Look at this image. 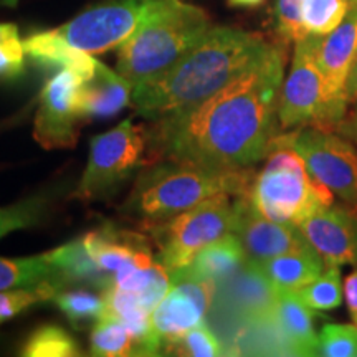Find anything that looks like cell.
<instances>
[{"label":"cell","instance_id":"1","mask_svg":"<svg viewBox=\"0 0 357 357\" xmlns=\"http://www.w3.org/2000/svg\"><path fill=\"white\" fill-rule=\"evenodd\" d=\"M284 43L211 98L147 129V166L164 159L189 160L217 169H245L273 146L283 86Z\"/></svg>","mask_w":357,"mask_h":357},{"label":"cell","instance_id":"2","mask_svg":"<svg viewBox=\"0 0 357 357\" xmlns=\"http://www.w3.org/2000/svg\"><path fill=\"white\" fill-rule=\"evenodd\" d=\"M270 48L258 33L212 26L171 68L134 86V108L151 121L189 109L242 75Z\"/></svg>","mask_w":357,"mask_h":357},{"label":"cell","instance_id":"3","mask_svg":"<svg viewBox=\"0 0 357 357\" xmlns=\"http://www.w3.org/2000/svg\"><path fill=\"white\" fill-rule=\"evenodd\" d=\"M252 184L248 167L217 169L189 160L164 159L141 174L126 208L147 230L215 195H247Z\"/></svg>","mask_w":357,"mask_h":357},{"label":"cell","instance_id":"4","mask_svg":"<svg viewBox=\"0 0 357 357\" xmlns=\"http://www.w3.org/2000/svg\"><path fill=\"white\" fill-rule=\"evenodd\" d=\"M212 29L208 13L182 0H158L118 50V73L134 86L181 60Z\"/></svg>","mask_w":357,"mask_h":357},{"label":"cell","instance_id":"5","mask_svg":"<svg viewBox=\"0 0 357 357\" xmlns=\"http://www.w3.org/2000/svg\"><path fill=\"white\" fill-rule=\"evenodd\" d=\"M270 153L248 194L260 215L300 225L314 212L334 205L331 189L311 176L305 159L293 147L273 146Z\"/></svg>","mask_w":357,"mask_h":357},{"label":"cell","instance_id":"6","mask_svg":"<svg viewBox=\"0 0 357 357\" xmlns=\"http://www.w3.org/2000/svg\"><path fill=\"white\" fill-rule=\"evenodd\" d=\"M231 195L220 194L147 229L159 248L158 260L171 273L190 265L200 250L234 234L236 205Z\"/></svg>","mask_w":357,"mask_h":357},{"label":"cell","instance_id":"7","mask_svg":"<svg viewBox=\"0 0 357 357\" xmlns=\"http://www.w3.org/2000/svg\"><path fill=\"white\" fill-rule=\"evenodd\" d=\"M147 129L131 119L93 137L86 169L73 197L89 204L113 194L141 164H147Z\"/></svg>","mask_w":357,"mask_h":357},{"label":"cell","instance_id":"8","mask_svg":"<svg viewBox=\"0 0 357 357\" xmlns=\"http://www.w3.org/2000/svg\"><path fill=\"white\" fill-rule=\"evenodd\" d=\"M273 146L293 147L316 181L346 202L357 204V151L349 141L321 129H301L275 137Z\"/></svg>","mask_w":357,"mask_h":357},{"label":"cell","instance_id":"9","mask_svg":"<svg viewBox=\"0 0 357 357\" xmlns=\"http://www.w3.org/2000/svg\"><path fill=\"white\" fill-rule=\"evenodd\" d=\"M158 0H113L88 8L55 32L79 50L105 53L121 47L139 29Z\"/></svg>","mask_w":357,"mask_h":357},{"label":"cell","instance_id":"10","mask_svg":"<svg viewBox=\"0 0 357 357\" xmlns=\"http://www.w3.org/2000/svg\"><path fill=\"white\" fill-rule=\"evenodd\" d=\"M171 288L151 312V337L158 354L159 351L171 352L192 328L204 323L217 296L218 284L212 280L181 271L171 273Z\"/></svg>","mask_w":357,"mask_h":357},{"label":"cell","instance_id":"11","mask_svg":"<svg viewBox=\"0 0 357 357\" xmlns=\"http://www.w3.org/2000/svg\"><path fill=\"white\" fill-rule=\"evenodd\" d=\"M316 35L296 42L291 70L283 83L278 101L280 128L326 121V86L316 58Z\"/></svg>","mask_w":357,"mask_h":357},{"label":"cell","instance_id":"12","mask_svg":"<svg viewBox=\"0 0 357 357\" xmlns=\"http://www.w3.org/2000/svg\"><path fill=\"white\" fill-rule=\"evenodd\" d=\"M83 79L71 70H60L45 83L35 116L33 136L45 149H68L77 144L84 121L79 109Z\"/></svg>","mask_w":357,"mask_h":357},{"label":"cell","instance_id":"13","mask_svg":"<svg viewBox=\"0 0 357 357\" xmlns=\"http://www.w3.org/2000/svg\"><path fill=\"white\" fill-rule=\"evenodd\" d=\"M316 58L326 86L324 123L336 124L346 114L347 79L357 60V7L331 33L316 38Z\"/></svg>","mask_w":357,"mask_h":357},{"label":"cell","instance_id":"14","mask_svg":"<svg viewBox=\"0 0 357 357\" xmlns=\"http://www.w3.org/2000/svg\"><path fill=\"white\" fill-rule=\"evenodd\" d=\"M236 223L234 234L238 235L248 260L265 261L283 253L310 248L305 235L293 223L268 220L255 211L248 194L236 197Z\"/></svg>","mask_w":357,"mask_h":357},{"label":"cell","instance_id":"15","mask_svg":"<svg viewBox=\"0 0 357 357\" xmlns=\"http://www.w3.org/2000/svg\"><path fill=\"white\" fill-rule=\"evenodd\" d=\"M298 229L324 265H357V215L341 207H326L305 218Z\"/></svg>","mask_w":357,"mask_h":357},{"label":"cell","instance_id":"16","mask_svg":"<svg viewBox=\"0 0 357 357\" xmlns=\"http://www.w3.org/2000/svg\"><path fill=\"white\" fill-rule=\"evenodd\" d=\"M218 284L222 287L223 310L231 312L238 324L271 312L278 298V291L261 271L260 263L248 258L234 275Z\"/></svg>","mask_w":357,"mask_h":357},{"label":"cell","instance_id":"17","mask_svg":"<svg viewBox=\"0 0 357 357\" xmlns=\"http://www.w3.org/2000/svg\"><path fill=\"white\" fill-rule=\"evenodd\" d=\"M83 242L96 265L106 275L113 276V280L119 271L155 261L147 236L136 231L118 230L106 225L83 235Z\"/></svg>","mask_w":357,"mask_h":357},{"label":"cell","instance_id":"18","mask_svg":"<svg viewBox=\"0 0 357 357\" xmlns=\"http://www.w3.org/2000/svg\"><path fill=\"white\" fill-rule=\"evenodd\" d=\"M134 84L98 61L91 78L83 82L79 109L83 119H105L123 111L132 100Z\"/></svg>","mask_w":357,"mask_h":357},{"label":"cell","instance_id":"19","mask_svg":"<svg viewBox=\"0 0 357 357\" xmlns=\"http://www.w3.org/2000/svg\"><path fill=\"white\" fill-rule=\"evenodd\" d=\"M24 50L33 61L43 66H60L77 73L83 82L95 75L98 61L89 53L75 48L65 38H61L55 30L38 32L25 38Z\"/></svg>","mask_w":357,"mask_h":357},{"label":"cell","instance_id":"20","mask_svg":"<svg viewBox=\"0 0 357 357\" xmlns=\"http://www.w3.org/2000/svg\"><path fill=\"white\" fill-rule=\"evenodd\" d=\"M260 268L276 291H298L323 273L324 260L310 247L268 258L260 261Z\"/></svg>","mask_w":357,"mask_h":357},{"label":"cell","instance_id":"21","mask_svg":"<svg viewBox=\"0 0 357 357\" xmlns=\"http://www.w3.org/2000/svg\"><path fill=\"white\" fill-rule=\"evenodd\" d=\"M273 316L291 342L294 354L318 356V334L314 331L312 311L296 291H278Z\"/></svg>","mask_w":357,"mask_h":357},{"label":"cell","instance_id":"22","mask_svg":"<svg viewBox=\"0 0 357 357\" xmlns=\"http://www.w3.org/2000/svg\"><path fill=\"white\" fill-rule=\"evenodd\" d=\"M48 255H50V260L55 265L60 278L63 280L65 287L77 284V287H89L102 293L113 287V276L106 275L96 265L83 242V236L61 245L53 252H48Z\"/></svg>","mask_w":357,"mask_h":357},{"label":"cell","instance_id":"23","mask_svg":"<svg viewBox=\"0 0 357 357\" xmlns=\"http://www.w3.org/2000/svg\"><path fill=\"white\" fill-rule=\"evenodd\" d=\"M245 261H247V252L238 235L227 234L217 242L200 250L190 265L177 271L200 280H212L218 284L234 275Z\"/></svg>","mask_w":357,"mask_h":357},{"label":"cell","instance_id":"24","mask_svg":"<svg viewBox=\"0 0 357 357\" xmlns=\"http://www.w3.org/2000/svg\"><path fill=\"white\" fill-rule=\"evenodd\" d=\"M105 314L116 318L126 326L134 337V354L154 356L155 347L151 337V311L136 294L123 291L118 287H109L105 291Z\"/></svg>","mask_w":357,"mask_h":357},{"label":"cell","instance_id":"25","mask_svg":"<svg viewBox=\"0 0 357 357\" xmlns=\"http://www.w3.org/2000/svg\"><path fill=\"white\" fill-rule=\"evenodd\" d=\"M236 354L296 356L291 342L276 323L273 311L240 324L234 337Z\"/></svg>","mask_w":357,"mask_h":357},{"label":"cell","instance_id":"26","mask_svg":"<svg viewBox=\"0 0 357 357\" xmlns=\"http://www.w3.org/2000/svg\"><path fill=\"white\" fill-rule=\"evenodd\" d=\"M42 284H53L58 291L66 288L48 253L29 258L0 257V291L12 288H35Z\"/></svg>","mask_w":357,"mask_h":357},{"label":"cell","instance_id":"27","mask_svg":"<svg viewBox=\"0 0 357 357\" xmlns=\"http://www.w3.org/2000/svg\"><path fill=\"white\" fill-rule=\"evenodd\" d=\"M114 287L136 294L151 311L172 284L171 271L155 258L151 265H136L114 275Z\"/></svg>","mask_w":357,"mask_h":357},{"label":"cell","instance_id":"28","mask_svg":"<svg viewBox=\"0 0 357 357\" xmlns=\"http://www.w3.org/2000/svg\"><path fill=\"white\" fill-rule=\"evenodd\" d=\"M56 306L66 316V319L77 328H83L88 323H93L101 318L106 311L105 293L98 294L86 288H63L60 289L53 298Z\"/></svg>","mask_w":357,"mask_h":357},{"label":"cell","instance_id":"29","mask_svg":"<svg viewBox=\"0 0 357 357\" xmlns=\"http://www.w3.org/2000/svg\"><path fill=\"white\" fill-rule=\"evenodd\" d=\"M20 354L25 357H73L82 352L77 341L63 328L43 324L25 339Z\"/></svg>","mask_w":357,"mask_h":357},{"label":"cell","instance_id":"30","mask_svg":"<svg viewBox=\"0 0 357 357\" xmlns=\"http://www.w3.org/2000/svg\"><path fill=\"white\" fill-rule=\"evenodd\" d=\"M93 356L121 357L134 354V337L121 321L102 314L93 326L91 337H89Z\"/></svg>","mask_w":357,"mask_h":357},{"label":"cell","instance_id":"31","mask_svg":"<svg viewBox=\"0 0 357 357\" xmlns=\"http://www.w3.org/2000/svg\"><path fill=\"white\" fill-rule=\"evenodd\" d=\"M351 7V0H300L303 26L307 35L324 37L341 25Z\"/></svg>","mask_w":357,"mask_h":357},{"label":"cell","instance_id":"32","mask_svg":"<svg viewBox=\"0 0 357 357\" xmlns=\"http://www.w3.org/2000/svg\"><path fill=\"white\" fill-rule=\"evenodd\" d=\"M298 296L314 311H331L342 303V283L337 265H326V270L306 287L298 289Z\"/></svg>","mask_w":357,"mask_h":357},{"label":"cell","instance_id":"33","mask_svg":"<svg viewBox=\"0 0 357 357\" xmlns=\"http://www.w3.org/2000/svg\"><path fill=\"white\" fill-rule=\"evenodd\" d=\"M58 288L53 284H42L35 288H12L0 291V324L3 321L15 318L17 314L42 301L55 298Z\"/></svg>","mask_w":357,"mask_h":357},{"label":"cell","instance_id":"34","mask_svg":"<svg viewBox=\"0 0 357 357\" xmlns=\"http://www.w3.org/2000/svg\"><path fill=\"white\" fill-rule=\"evenodd\" d=\"M47 199L30 197L13 204L10 207L0 208V238L20 229H30L42 220Z\"/></svg>","mask_w":357,"mask_h":357},{"label":"cell","instance_id":"35","mask_svg":"<svg viewBox=\"0 0 357 357\" xmlns=\"http://www.w3.org/2000/svg\"><path fill=\"white\" fill-rule=\"evenodd\" d=\"M318 356L357 357V326L326 324L318 334Z\"/></svg>","mask_w":357,"mask_h":357},{"label":"cell","instance_id":"36","mask_svg":"<svg viewBox=\"0 0 357 357\" xmlns=\"http://www.w3.org/2000/svg\"><path fill=\"white\" fill-rule=\"evenodd\" d=\"M171 351H177V354L181 356L192 357H217L225 354V347L218 342L212 329L204 323L192 328Z\"/></svg>","mask_w":357,"mask_h":357},{"label":"cell","instance_id":"37","mask_svg":"<svg viewBox=\"0 0 357 357\" xmlns=\"http://www.w3.org/2000/svg\"><path fill=\"white\" fill-rule=\"evenodd\" d=\"M275 30L281 43L300 42L307 33L301 22L300 0H276L275 2Z\"/></svg>","mask_w":357,"mask_h":357},{"label":"cell","instance_id":"38","mask_svg":"<svg viewBox=\"0 0 357 357\" xmlns=\"http://www.w3.org/2000/svg\"><path fill=\"white\" fill-rule=\"evenodd\" d=\"M25 50L19 37L0 42V78H19L24 71Z\"/></svg>","mask_w":357,"mask_h":357},{"label":"cell","instance_id":"39","mask_svg":"<svg viewBox=\"0 0 357 357\" xmlns=\"http://www.w3.org/2000/svg\"><path fill=\"white\" fill-rule=\"evenodd\" d=\"M344 298L352 319L357 318V270L346 276L344 280Z\"/></svg>","mask_w":357,"mask_h":357},{"label":"cell","instance_id":"40","mask_svg":"<svg viewBox=\"0 0 357 357\" xmlns=\"http://www.w3.org/2000/svg\"><path fill=\"white\" fill-rule=\"evenodd\" d=\"M347 98L349 101H357V60L352 66L349 79H347Z\"/></svg>","mask_w":357,"mask_h":357},{"label":"cell","instance_id":"41","mask_svg":"<svg viewBox=\"0 0 357 357\" xmlns=\"http://www.w3.org/2000/svg\"><path fill=\"white\" fill-rule=\"evenodd\" d=\"M19 37V29L13 24H0V42Z\"/></svg>","mask_w":357,"mask_h":357},{"label":"cell","instance_id":"42","mask_svg":"<svg viewBox=\"0 0 357 357\" xmlns=\"http://www.w3.org/2000/svg\"><path fill=\"white\" fill-rule=\"evenodd\" d=\"M230 7H240V8H253L260 7L266 0H227Z\"/></svg>","mask_w":357,"mask_h":357},{"label":"cell","instance_id":"43","mask_svg":"<svg viewBox=\"0 0 357 357\" xmlns=\"http://www.w3.org/2000/svg\"><path fill=\"white\" fill-rule=\"evenodd\" d=\"M344 129H346V134H349V136H352L357 141V106H356L354 114H352V118L347 121Z\"/></svg>","mask_w":357,"mask_h":357},{"label":"cell","instance_id":"44","mask_svg":"<svg viewBox=\"0 0 357 357\" xmlns=\"http://www.w3.org/2000/svg\"><path fill=\"white\" fill-rule=\"evenodd\" d=\"M354 323H356V326H357V318H356V319H354Z\"/></svg>","mask_w":357,"mask_h":357}]
</instances>
